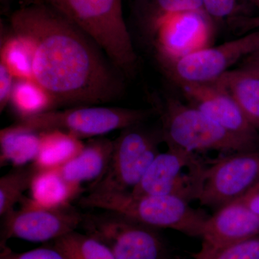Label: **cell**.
Here are the masks:
<instances>
[{
  "instance_id": "2e32d148",
  "label": "cell",
  "mask_w": 259,
  "mask_h": 259,
  "mask_svg": "<svg viewBox=\"0 0 259 259\" xmlns=\"http://www.w3.org/2000/svg\"><path fill=\"white\" fill-rule=\"evenodd\" d=\"M231 95L242 111L259 131V76L250 70H229L212 82Z\"/></svg>"
},
{
  "instance_id": "d4e9b609",
  "label": "cell",
  "mask_w": 259,
  "mask_h": 259,
  "mask_svg": "<svg viewBox=\"0 0 259 259\" xmlns=\"http://www.w3.org/2000/svg\"><path fill=\"white\" fill-rule=\"evenodd\" d=\"M194 259H259V234L232 243L206 255H194Z\"/></svg>"
},
{
  "instance_id": "836d02e7",
  "label": "cell",
  "mask_w": 259,
  "mask_h": 259,
  "mask_svg": "<svg viewBox=\"0 0 259 259\" xmlns=\"http://www.w3.org/2000/svg\"><path fill=\"white\" fill-rule=\"evenodd\" d=\"M250 1L258 8L259 11V0H250Z\"/></svg>"
},
{
  "instance_id": "30bf717a",
  "label": "cell",
  "mask_w": 259,
  "mask_h": 259,
  "mask_svg": "<svg viewBox=\"0 0 259 259\" xmlns=\"http://www.w3.org/2000/svg\"><path fill=\"white\" fill-rule=\"evenodd\" d=\"M259 49V30L217 47H205L163 65L179 84L209 83Z\"/></svg>"
},
{
  "instance_id": "f546056e",
  "label": "cell",
  "mask_w": 259,
  "mask_h": 259,
  "mask_svg": "<svg viewBox=\"0 0 259 259\" xmlns=\"http://www.w3.org/2000/svg\"><path fill=\"white\" fill-rule=\"evenodd\" d=\"M243 68L259 67V49L243 59Z\"/></svg>"
},
{
  "instance_id": "cb8c5ba5",
  "label": "cell",
  "mask_w": 259,
  "mask_h": 259,
  "mask_svg": "<svg viewBox=\"0 0 259 259\" xmlns=\"http://www.w3.org/2000/svg\"><path fill=\"white\" fill-rule=\"evenodd\" d=\"M0 62L8 67L15 79H32L30 51L23 39L13 31L2 38Z\"/></svg>"
},
{
  "instance_id": "484cf974",
  "label": "cell",
  "mask_w": 259,
  "mask_h": 259,
  "mask_svg": "<svg viewBox=\"0 0 259 259\" xmlns=\"http://www.w3.org/2000/svg\"><path fill=\"white\" fill-rule=\"evenodd\" d=\"M244 0H202L204 12L211 20L234 21L241 16Z\"/></svg>"
},
{
  "instance_id": "5b68a950",
  "label": "cell",
  "mask_w": 259,
  "mask_h": 259,
  "mask_svg": "<svg viewBox=\"0 0 259 259\" xmlns=\"http://www.w3.org/2000/svg\"><path fill=\"white\" fill-rule=\"evenodd\" d=\"M154 114H156L154 108L144 110L90 105L51 110L19 118L14 125L37 134L61 131L81 140L100 137L116 130L142 123Z\"/></svg>"
},
{
  "instance_id": "4fadbf2b",
  "label": "cell",
  "mask_w": 259,
  "mask_h": 259,
  "mask_svg": "<svg viewBox=\"0 0 259 259\" xmlns=\"http://www.w3.org/2000/svg\"><path fill=\"white\" fill-rule=\"evenodd\" d=\"M180 86L192 106L227 131L259 147V131L224 89L213 83H186Z\"/></svg>"
},
{
  "instance_id": "d6a6232c",
  "label": "cell",
  "mask_w": 259,
  "mask_h": 259,
  "mask_svg": "<svg viewBox=\"0 0 259 259\" xmlns=\"http://www.w3.org/2000/svg\"><path fill=\"white\" fill-rule=\"evenodd\" d=\"M244 69H247L250 70L251 72H253V74L257 75V76H259V67L258 68H244Z\"/></svg>"
},
{
  "instance_id": "1f68e13d",
  "label": "cell",
  "mask_w": 259,
  "mask_h": 259,
  "mask_svg": "<svg viewBox=\"0 0 259 259\" xmlns=\"http://www.w3.org/2000/svg\"><path fill=\"white\" fill-rule=\"evenodd\" d=\"M38 0H23V6H28V5L35 4L37 3Z\"/></svg>"
},
{
  "instance_id": "5bb4252c",
  "label": "cell",
  "mask_w": 259,
  "mask_h": 259,
  "mask_svg": "<svg viewBox=\"0 0 259 259\" xmlns=\"http://www.w3.org/2000/svg\"><path fill=\"white\" fill-rule=\"evenodd\" d=\"M259 234V216L239 199L218 209L204 223L202 245L196 255H206Z\"/></svg>"
},
{
  "instance_id": "e575fe53",
  "label": "cell",
  "mask_w": 259,
  "mask_h": 259,
  "mask_svg": "<svg viewBox=\"0 0 259 259\" xmlns=\"http://www.w3.org/2000/svg\"><path fill=\"white\" fill-rule=\"evenodd\" d=\"M173 259H180V258H173Z\"/></svg>"
},
{
  "instance_id": "f1b7e54d",
  "label": "cell",
  "mask_w": 259,
  "mask_h": 259,
  "mask_svg": "<svg viewBox=\"0 0 259 259\" xmlns=\"http://www.w3.org/2000/svg\"><path fill=\"white\" fill-rule=\"evenodd\" d=\"M238 199L252 212L259 216V181L241 198Z\"/></svg>"
},
{
  "instance_id": "8fae6325",
  "label": "cell",
  "mask_w": 259,
  "mask_h": 259,
  "mask_svg": "<svg viewBox=\"0 0 259 259\" xmlns=\"http://www.w3.org/2000/svg\"><path fill=\"white\" fill-rule=\"evenodd\" d=\"M166 152L159 153L142 179L132 190L134 195H171L185 200L196 199L197 177L204 162L194 152L175 146H168Z\"/></svg>"
},
{
  "instance_id": "ffe728a7",
  "label": "cell",
  "mask_w": 259,
  "mask_h": 259,
  "mask_svg": "<svg viewBox=\"0 0 259 259\" xmlns=\"http://www.w3.org/2000/svg\"><path fill=\"white\" fill-rule=\"evenodd\" d=\"M40 151L32 162L39 170L56 169L82 150L81 140L59 131L40 133Z\"/></svg>"
},
{
  "instance_id": "ba28073f",
  "label": "cell",
  "mask_w": 259,
  "mask_h": 259,
  "mask_svg": "<svg viewBox=\"0 0 259 259\" xmlns=\"http://www.w3.org/2000/svg\"><path fill=\"white\" fill-rule=\"evenodd\" d=\"M259 181V149L229 153L201 168L196 199L220 207L241 198Z\"/></svg>"
},
{
  "instance_id": "83f0119b",
  "label": "cell",
  "mask_w": 259,
  "mask_h": 259,
  "mask_svg": "<svg viewBox=\"0 0 259 259\" xmlns=\"http://www.w3.org/2000/svg\"><path fill=\"white\" fill-rule=\"evenodd\" d=\"M15 77L3 63L0 62V112L10 103Z\"/></svg>"
},
{
  "instance_id": "9c48e42d",
  "label": "cell",
  "mask_w": 259,
  "mask_h": 259,
  "mask_svg": "<svg viewBox=\"0 0 259 259\" xmlns=\"http://www.w3.org/2000/svg\"><path fill=\"white\" fill-rule=\"evenodd\" d=\"M19 203L20 209H12L1 217V248L11 238L33 243L53 242L76 231L82 223L83 213L71 204L42 207L25 196Z\"/></svg>"
},
{
  "instance_id": "603a6c76",
  "label": "cell",
  "mask_w": 259,
  "mask_h": 259,
  "mask_svg": "<svg viewBox=\"0 0 259 259\" xmlns=\"http://www.w3.org/2000/svg\"><path fill=\"white\" fill-rule=\"evenodd\" d=\"M68 259H115L108 248L96 238L76 231L53 241Z\"/></svg>"
},
{
  "instance_id": "3957f363",
  "label": "cell",
  "mask_w": 259,
  "mask_h": 259,
  "mask_svg": "<svg viewBox=\"0 0 259 259\" xmlns=\"http://www.w3.org/2000/svg\"><path fill=\"white\" fill-rule=\"evenodd\" d=\"M85 208L111 211L146 226L168 228L200 238L209 216L190 202L171 195H134L131 192H88L78 199Z\"/></svg>"
},
{
  "instance_id": "8992f818",
  "label": "cell",
  "mask_w": 259,
  "mask_h": 259,
  "mask_svg": "<svg viewBox=\"0 0 259 259\" xmlns=\"http://www.w3.org/2000/svg\"><path fill=\"white\" fill-rule=\"evenodd\" d=\"M80 228L106 245L115 259H173L159 229L119 213L83 214Z\"/></svg>"
},
{
  "instance_id": "52a82bcc",
  "label": "cell",
  "mask_w": 259,
  "mask_h": 259,
  "mask_svg": "<svg viewBox=\"0 0 259 259\" xmlns=\"http://www.w3.org/2000/svg\"><path fill=\"white\" fill-rule=\"evenodd\" d=\"M163 141L161 127L142 123L121 130L114 141L110 166L100 180L89 185L88 192H130L139 183L159 153Z\"/></svg>"
},
{
  "instance_id": "7a4b0ae2",
  "label": "cell",
  "mask_w": 259,
  "mask_h": 259,
  "mask_svg": "<svg viewBox=\"0 0 259 259\" xmlns=\"http://www.w3.org/2000/svg\"><path fill=\"white\" fill-rule=\"evenodd\" d=\"M81 29L126 78L136 72L138 57L122 11V0H38Z\"/></svg>"
},
{
  "instance_id": "7c38bea8",
  "label": "cell",
  "mask_w": 259,
  "mask_h": 259,
  "mask_svg": "<svg viewBox=\"0 0 259 259\" xmlns=\"http://www.w3.org/2000/svg\"><path fill=\"white\" fill-rule=\"evenodd\" d=\"M211 19L204 12H185L171 15L153 35V45L162 65L209 47Z\"/></svg>"
},
{
  "instance_id": "7402d4cb",
  "label": "cell",
  "mask_w": 259,
  "mask_h": 259,
  "mask_svg": "<svg viewBox=\"0 0 259 259\" xmlns=\"http://www.w3.org/2000/svg\"><path fill=\"white\" fill-rule=\"evenodd\" d=\"M40 171L33 163L14 167L0 178V216L3 217L20 202L30 190L34 177Z\"/></svg>"
},
{
  "instance_id": "44dd1931",
  "label": "cell",
  "mask_w": 259,
  "mask_h": 259,
  "mask_svg": "<svg viewBox=\"0 0 259 259\" xmlns=\"http://www.w3.org/2000/svg\"><path fill=\"white\" fill-rule=\"evenodd\" d=\"M10 102L19 118L51 111L56 106L51 95L32 79H16Z\"/></svg>"
},
{
  "instance_id": "6da1fadb",
  "label": "cell",
  "mask_w": 259,
  "mask_h": 259,
  "mask_svg": "<svg viewBox=\"0 0 259 259\" xmlns=\"http://www.w3.org/2000/svg\"><path fill=\"white\" fill-rule=\"evenodd\" d=\"M12 31L31 55L32 79L56 105H100L117 100L125 76L81 29L42 3L23 6L10 18Z\"/></svg>"
},
{
  "instance_id": "4dcf8cb0",
  "label": "cell",
  "mask_w": 259,
  "mask_h": 259,
  "mask_svg": "<svg viewBox=\"0 0 259 259\" xmlns=\"http://www.w3.org/2000/svg\"><path fill=\"white\" fill-rule=\"evenodd\" d=\"M259 27V15L258 17H248L245 18L242 24V29L250 30Z\"/></svg>"
},
{
  "instance_id": "d6986e66",
  "label": "cell",
  "mask_w": 259,
  "mask_h": 259,
  "mask_svg": "<svg viewBox=\"0 0 259 259\" xmlns=\"http://www.w3.org/2000/svg\"><path fill=\"white\" fill-rule=\"evenodd\" d=\"M31 199L46 207H59L71 204L83 192L81 187L71 185L56 169L40 170L32 181Z\"/></svg>"
},
{
  "instance_id": "277c9868",
  "label": "cell",
  "mask_w": 259,
  "mask_h": 259,
  "mask_svg": "<svg viewBox=\"0 0 259 259\" xmlns=\"http://www.w3.org/2000/svg\"><path fill=\"white\" fill-rule=\"evenodd\" d=\"M163 141L194 152L218 151L229 153L254 151L258 146L227 131L198 109L175 98L156 101Z\"/></svg>"
},
{
  "instance_id": "e0dca14e",
  "label": "cell",
  "mask_w": 259,
  "mask_h": 259,
  "mask_svg": "<svg viewBox=\"0 0 259 259\" xmlns=\"http://www.w3.org/2000/svg\"><path fill=\"white\" fill-rule=\"evenodd\" d=\"M185 12H204L203 2L202 0H134V13L136 23L140 29L151 38L167 18Z\"/></svg>"
},
{
  "instance_id": "9a60e30c",
  "label": "cell",
  "mask_w": 259,
  "mask_h": 259,
  "mask_svg": "<svg viewBox=\"0 0 259 259\" xmlns=\"http://www.w3.org/2000/svg\"><path fill=\"white\" fill-rule=\"evenodd\" d=\"M114 141L105 138L91 139L74 158L56 168L71 185L81 187L86 182L95 183L107 171L113 153Z\"/></svg>"
},
{
  "instance_id": "ac0fdd59",
  "label": "cell",
  "mask_w": 259,
  "mask_h": 259,
  "mask_svg": "<svg viewBox=\"0 0 259 259\" xmlns=\"http://www.w3.org/2000/svg\"><path fill=\"white\" fill-rule=\"evenodd\" d=\"M40 134L13 125L0 131V163L14 167L34 162L40 151Z\"/></svg>"
},
{
  "instance_id": "4316f807",
  "label": "cell",
  "mask_w": 259,
  "mask_h": 259,
  "mask_svg": "<svg viewBox=\"0 0 259 259\" xmlns=\"http://www.w3.org/2000/svg\"><path fill=\"white\" fill-rule=\"evenodd\" d=\"M0 259H68L55 245H45L23 253H14L7 247L2 248Z\"/></svg>"
}]
</instances>
